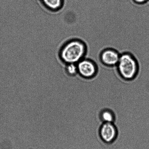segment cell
Segmentation results:
<instances>
[{
    "instance_id": "obj_3",
    "label": "cell",
    "mask_w": 149,
    "mask_h": 149,
    "mask_svg": "<svg viewBox=\"0 0 149 149\" xmlns=\"http://www.w3.org/2000/svg\"><path fill=\"white\" fill-rule=\"evenodd\" d=\"M99 135L102 141L111 144L115 141L117 135V130L113 123L103 122L99 129Z\"/></svg>"
},
{
    "instance_id": "obj_5",
    "label": "cell",
    "mask_w": 149,
    "mask_h": 149,
    "mask_svg": "<svg viewBox=\"0 0 149 149\" xmlns=\"http://www.w3.org/2000/svg\"><path fill=\"white\" fill-rule=\"evenodd\" d=\"M120 55L113 49H106L101 54L100 59L104 64L107 66H115L117 65Z\"/></svg>"
},
{
    "instance_id": "obj_1",
    "label": "cell",
    "mask_w": 149,
    "mask_h": 149,
    "mask_svg": "<svg viewBox=\"0 0 149 149\" xmlns=\"http://www.w3.org/2000/svg\"><path fill=\"white\" fill-rule=\"evenodd\" d=\"M87 47L81 41L72 40L65 44L60 52L62 60L67 64H76L83 59Z\"/></svg>"
},
{
    "instance_id": "obj_6",
    "label": "cell",
    "mask_w": 149,
    "mask_h": 149,
    "mask_svg": "<svg viewBox=\"0 0 149 149\" xmlns=\"http://www.w3.org/2000/svg\"><path fill=\"white\" fill-rule=\"evenodd\" d=\"M47 8L52 11H58L62 8L63 0H40Z\"/></svg>"
},
{
    "instance_id": "obj_7",
    "label": "cell",
    "mask_w": 149,
    "mask_h": 149,
    "mask_svg": "<svg viewBox=\"0 0 149 149\" xmlns=\"http://www.w3.org/2000/svg\"><path fill=\"white\" fill-rule=\"evenodd\" d=\"M100 118L103 122L113 123L115 120V116L113 112L108 109L102 111L101 113Z\"/></svg>"
},
{
    "instance_id": "obj_9",
    "label": "cell",
    "mask_w": 149,
    "mask_h": 149,
    "mask_svg": "<svg viewBox=\"0 0 149 149\" xmlns=\"http://www.w3.org/2000/svg\"><path fill=\"white\" fill-rule=\"evenodd\" d=\"M134 1L137 3L143 4L146 3L148 0H134Z\"/></svg>"
},
{
    "instance_id": "obj_8",
    "label": "cell",
    "mask_w": 149,
    "mask_h": 149,
    "mask_svg": "<svg viewBox=\"0 0 149 149\" xmlns=\"http://www.w3.org/2000/svg\"><path fill=\"white\" fill-rule=\"evenodd\" d=\"M68 65L67 71L68 74L71 76H74L78 73L77 65L75 64H68Z\"/></svg>"
},
{
    "instance_id": "obj_4",
    "label": "cell",
    "mask_w": 149,
    "mask_h": 149,
    "mask_svg": "<svg viewBox=\"0 0 149 149\" xmlns=\"http://www.w3.org/2000/svg\"><path fill=\"white\" fill-rule=\"evenodd\" d=\"M77 65L78 73L84 78H91L96 74V65L90 60L83 59L77 63Z\"/></svg>"
},
{
    "instance_id": "obj_2",
    "label": "cell",
    "mask_w": 149,
    "mask_h": 149,
    "mask_svg": "<svg viewBox=\"0 0 149 149\" xmlns=\"http://www.w3.org/2000/svg\"><path fill=\"white\" fill-rule=\"evenodd\" d=\"M117 66L118 72L124 79H133L138 73V64L136 59L127 52L120 55Z\"/></svg>"
}]
</instances>
